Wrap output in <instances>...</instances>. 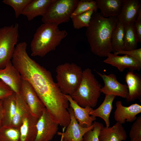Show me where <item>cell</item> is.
I'll use <instances>...</instances> for the list:
<instances>
[{"mask_svg":"<svg viewBox=\"0 0 141 141\" xmlns=\"http://www.w3.org/2000/svg\"><path fill=\"white\" fill-rule=\"evenodd\" d=\"M11 62L22 79L32 86L52 118L62 127L67 126L70 121L69 103L51 73L31 58L25 50L15 54Z\"/></svg>","mask_w":141,"mask_h":141,"instance_id":"1","label":"cell"},{"mask_svg":"<svg viewBox=\"0 0 141 141\" xmlns=\"http://www.w3.org/2000/svg\"><path fill=\"white\" fill-rule=\"evenodd\" d=\"M117 20V17L105 18L97 12L93 14L85 34L91 51L95 55L107 57L108 54L113 52L111 37Z\"/></svg>","mask_w":141,"mask_h":141,"instance_id":"2","label":"cell"},{"mask_svg":"<svg viewBox=\"0 0 141 141\" xmlns=\"http://www.w3.org/2000/svg\"><path fill=\"white\" fill-rule=\"evenodd\" d=\"M58 25L43 23L37 29L30 45L32 56L43 57L55 50L67 33L60 30Z\"/></svg>","mask_w":141,"mask_h":141,"instance_id":"3","label":"cell"},{"mask_svg":"<svg viewBox=\"0 0 141 141\" xmlns=\"http://www.w3.org/2000/svg\"><path fill=\"white\" fill-rule=\"evenodd\" d=\"M101 87L91 70L87 68L83 71L82 80L78 87L70 96L81 107L92 108L97 105Z\"/></svg>","mask_w":141,"mask_h":141,"instance_id":"4","label":"cell"},{"mask_svg":"<svg viewBox=\"0 0 141 141\" xmlns=\"http://www.w3.org/2000/svg\"><path fill=\"white\" fill-rule=\"evenodd\" d=\"M83 71L74 63H66L57 66L56 83L64 94L70 96L76 90L81 81Z\"/></svg>","mask_w":141,"mask_h":141,"instance_id":"5","label":"cell"},{"mask_svg":"<svg viewBox=\"0 0 141 141\" xmlns=\"http://www.w3.org/2000/svg\"><path fill=\"white\" fill-rule=\"evenodd\" d=\"M19 25L16 23L0 28V69L12 59L18 41Z\"/></svg>","mask_w":141,"mask_h":141,"instance_id":"6","label":"cell"},{"mask_svg":"<svg viewBox=\"0 0 141 141\" xmlns=\"http://www.w3.org/2000/svg\"><path fill=\"white\" fill-rule=\"evenodd\" d=\"M79 0H55L42 17L43 23L58 25L69 22Z\"/></svg>","mask_w":141,"mask_h":141,"instance_id":"7","label":"cell"},{"mask_svg":"<svg viewBox=\"0 0 141 141\" xmlns=\"http://www.w3.org/2000/svg\"><path fill=\"white\" fill-rule=\"evenodd\" d=\"M59 124L51 117L45 108L38 118L35 141H51L57 133Z\"/></svg>","mask_w":141,"mask_h":141,"instance_id":"8","label":"cell"},{"mask_svg":"<svg viewBox=\"0 0 141 141\" xmlns=\"http://www.w3.org/2000/svg\"><path fill=\"white\" fill-rule=\"evenodd\" d=\"M20 93L31 113L39 118L45 108L33 87L27 81L22 79Z\"/></svg>","mask_w":141,"mask_h":141,"instance_id":"9","label":"cell"},{"mask_svg":"<svg viewBox=\"0 0 141 141\" xmlns=\"http://www.w3.org/2000/svg\"><path fill=\"white\" fill-rule=\"evenodd\" d=\"M68 110L70 116V122L66 127L65 131L66 128L63 127L62 133L57 132L61 135V141H82L85 134L93 128L94 123L89 127H83L79 124L75 119L73 110L70 106Z\"/></svg>","mask_w":141,"mask_h":141,"instance_id":"10","label":"cell"},{"mask_svg":"<svg viewBox=\"0 0 141 141\" xmlns=\"http://www.w3.org/2000/svg\"><path fill=\"white\" fill-rule=\"evenodd\" d=\"M96 72L102 78L104 83V86L101 88V93L105 95H112L123 98H127L128 94L127 85L120 83L115 74L111 73L107 75Z\"/></svg>","mask_w":141,"mask_h":141,"instance_id":"11","label":"cell"},{"mask_svg":"<svg viewBox=\"0 0 141 141\" xmlns=\"http://www.w3.org/2000/svg\"><path fill=\"white\" fill-rule=\"evenodd\" d=\"M107 57L103 62L116 67L120 72L126 68L133 71L141 69V62L132 57L126 55L119 56L110 53Z\"/></svg>","mask_w":141,"mask_h":141,"instance_id":"12","label":"cell"},{"mask_svg":"<svg viewBox=\"0 0 141 141\" xmlns=\"http://www.w3.org/2000/svg\"><path fill=\"white\" fill-rule=\"evenodd\" d=\"M0 79L15 93H20L22 79L20 74L10 61L4 68L0 69Z\"/></svg>","mask_w":141,"mask_h":141,"instance_id":"13","label":"cell"},{"mask_svg":"<svg viewBox=\"0 0 141 141\" xmlns=\"http://www.w3.org/2000/svg\"><path fill=\"white\" fill-rule=\"evenodd\" d=\"M116 109L114 113V118L117 122L122 124L125 122H132L137 119L136 116L141 113V106L137 103L125 107L120 101L116 103Z\"/></svg>","mask_w":141,"mask_h":141,"instance_id":"14","label":"cell"},{"mask_svg":"<svg viewBox=\"0 0 141 141\" xmlns=\"http://www.w3.org/2000/svg\"><path fill=\"white\" fill-rule=\"evenodd\" d=\"M69 103V106L72 108L74 116L79 124L84 127L91 126L93 122L96 119V117L90 115V112L93 109L86 107L83 108L79 106L69 95H65Z\"/></svg>","mask_w":141,"mask_h":141,"instance_id":"15","label":"cell"},{"mask_svg":"<svg viewBox=\"0 0 141 141\" xmlns=\"http://www.w3.org/2000/svg\"><path fill=\"white\" fill-rule=\"evenodd\" d=\"M141 5L138 0H122L121 9L117 17L118 20L124 25L134 23Z\"/></svg>","mask_w":141,"mask_h":141,"instance_id":"16","label":"cell"},{"mask_svg":"<svg viewBox=\"0 0 141 141\" xmlns=\"http://www.w3.org/2000/svg\"><path fill=\"white\" fill-rule=\"evenodd\" d=\"M38 118L31 113L24 118L19 129V141H34L37 135Z\"/></svg>","mask_w":141,"mask_h":141,"instance_id":"17","label":"cell"},{"mask_svg":"<svg viewBox=\"0 0 141 141\" xmlns=\"http://www.w3.org/2000/svg\"><path fill=\"white\" fill-rule=\"evenodd\" d=\"M55 0H31L24 9L22 14L28 21L38 16H43Z\"/></svg>","mask_w":141,"mask_h":141,"instance_id":"18","label":"cell"},{"mask_svg":"<svg viewBox=\"0 0 141 141\" xmlns=\"http://www.w3.org/2000/svg\"><path fill=\"white\" fill-rule=\"evenodd\" d=\"M127 138L122 124L118 122L112 127H103L99 135V141H122L126 140Z\"/></svg>","mask_w":141,"mask_h":141,"instance_id":"19","label":"cell"},{"mask_svg":"<svg viewBox=\"0 0 141 141\" xmlns=\"http://www.w3.org/2000/svg\"><path fill=\"white\" fill-rule=\"evenodd\" d=\"M127 84L128 94L126 98L127 102L138 99L141 100V78L139 75L134 73L133 71L128 72L125 77Z\"/></svg>","mask_w":141,"mask_h":141,"instance_id":"20","label":"cell"},{"mask_svg":"<svg viewBox=\"0 0 141 141\" xmlns=\"http://www.w3.org/2000/svg\"><path fill=\"white\" fill-rule=\"evenodd\" d=\"M15 93L3 99L2 104V126L11 127L16 110Z\"/></svg>","mask_w":141,"mask_h":141,"instance_id":"21","label":"cell"},{"mask_svg":"<svg viewBox=\"0 0 141 141\" xmlns=\"http://www.w3.org/2000/svg\"><path fill=\"white\" fill-rule=\"evenodd\" d=\"M100 14L103 17H117L121 8L122 0H96Z\"/></svg>","mask_w":141,"mask_h":141,"instance_id":"22","label":"cell"},{"mask_svg":"<svg viewBox=\"0 0 141 141\" xmlns=\"http://www.w3.org/2000/svg\"><path fill=\"white\" fill-rule=\"evenodd\" d=\"M115 97L112 95H105L104 101L100 106L96 109H93L90 112V115L103 119L107 127H109V117L113 108V102Z\"/></svg>","mask_w":141,"mask_h":141,"instance_id":"23","label":"cell"},{"mask_svg":"<svg viewBox=\"0 0 141 141\" xmlns=\"http://www.w3.org/2000/svg\"><path fill=\"white\" fill-rule=\"evenodd\" d=\"M15 93L16 110L11 127L19 130L24 118L31 112L20 93Z\"/></svg>","mask_w":141,"mask_h":141,"instance_id":"24","label":"cell"},{"mask_svg":"<svg viewBox=\"0 0 141 141\" xmlns=\"http://www.w3.org/2000/svg\"><path fill=\"white\" fill-rule=\"evenodd\" d=\"M124 24L117 19L111 37V46L114 52L118 50H124Z\"/></svg>","mask_w":141,"mask_h":141,"instance_id":"25","label":"cell"},{"mask_svg":"<svg viewBox=\"0 0 141 141\" xmlns=\"http://www.w3.org/2000/svg\"><path fill=\"white\" fill-rule=\"evenodd\" d=\"M124 26V50L128 51L137 49L138 42L134 23Z\"/></svg>","mask_w":141,"mask_h":141,"instance_id":"26","label":"cell"},{"mask_svg":"<svg viewBox=\"0 0 141 141\" xmlns=\"http://www.w3.org/2000/svg\"><path fill=\"white\" fill-rule=\"evenodd\" d=\"M98 9L95 0H79L75 8L71 14V18L91 10H93L94 13H96Z\"/></svg>","mask_w":141,"mask_h":141,"instance_id":"27","label":"cell"},{"mask_svg":"<svg viewBox=\"0 0 141 141\" xmlns=\"http://www.w3.org/2000/svg\"><path fill=\"white\" fill-rule=\"evenodd\" d=\"M94 13L91 10L76 15L72 19L74 28L79 29L84 27H87L89 26L92 16Z\"/></svg>","mask_w":141,"mask_h":141,"instance_id":"28","label":"cell"},{"mask_svg":"<svg viewBox=\"0 0 141 141\" xmlns=\"http://www.w3.org/2000/svg\"><path fill=\"white\" fill-rule=\"evenodd\" d=\"M19 130L12 127H0V141H19Z\"/></svg>","mask_w":141,"mask_h":141,"instance_id":"29","label":"cell"},{"mask_svg":"<svg viewBox=\"0 0 141 141\" xmlns=\"http://www.w3.org/2000/svg\"><path fill=\"white\" fill-rule=\"evenodd\" d=\"M31 0H4L2 2L9 5L14 9L16 18L22 14V11L26 5Z\"/></svg>","mask_w":141,"mask_h":141,"instance_id":"30","label":"cell"},{"mask_svg":"<svg viewBox=\"0 0 141 141\" xmlns=\"http://www.w3.org/2000/svg\"><path fill=\"white\" fill-rule=\"evenodd\" d=\"M93 128L87 132L83 137L82 141H99V132L104 127L103 124L99 122L94 121Z\"/></svg>","mask_w":141,"mask_h":141,"instance_id":"31","label":"cell"},{"mask_svg":"<svg viewBox=\"0 0 141 141\" xmlns=\"http://www.w3.org/2000/svg\"><path fill=\"white\" fill-rule=\"evenodd\" d=\"M130 141H141V116L137 118L129 133Z\"/></svg>","mask_w":141,"mask_h":141,"instance_id":"32","label":"cell"},{"mask_svg":"<svg viewBox=\"0 0 141 141\" xmlns=\"http://www.w3.org/2000/svg\"><path fill=\"white\" fill-rule=\"evenodd\" d=\"M114 54L118 55L123 54L133 57L141 62V48L132 50L128 51L118 50L114 52Z\"/></svg>","mask_w":141,"mask_h":141,"instance_id":"33","label":"cell"},{"mask_svg":"<svg viewBox=\"0 0 141 141\" xmlns=\"http://www.w3.org/2000/svg\"><path fill=\"white\" fill-rule=\"evenodd\" d=\"M134 27L138 43L141 42V7L139 9L136 19L134 22Z\"/></svg>","mask_w":141,"mask_h":141,"instance_id":"34","label":"cell"},{"mask_svg":"<svg viewBox=\"0 0 141 141\" xmlns=\"http://www.w3.org/2000/svg\"><path fill=\"white\" fill-rule=\"evenodd\" d=\"M14 93L13 91L7 85L0 79V100Z\"/></svg>","mask_w":141,"mask_h":141,"instance_id":"35","label":"cell"},{"mask_svg":"<svg viewBox=\"0 0 141 141\" xmlns=\"http://www.w3.org/2000/svg\"><path fill=\"white\" fill-rule=\"evenodd\" d=\"M2 100H0V127L2 126Z\"/></svg>","mask_w":141,"mask_h":141,"instance_id":"36","label":"cell"},{"mask_svg":"<svg viewBox=\"0 0 141 141\" xmlns=\"http://www.w3.org/2000/svg\"></svg>","mask_w":141,"mask_h":141,"instance_id":"37","label":"cell"},{"mask_svg":"<svg viewBox=\"0 0 141 141\" xmlns=\"http://www.w3.org/2000/svg\"></svg>","mask_w":141,"mask_h":141,"instance_id":"38","label":"cell"}]
</instances>
